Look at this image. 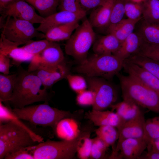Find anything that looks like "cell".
Masks as SVG:
<instances>
[{
    "mask_svg": "<svg viewBox=\"0 0 159 159\" xmlns=\"http://www.w3.org/2000/svg\"><path fill=\"white\" fill-rule=\"evenodd\" d=\"M10 106L20 108L34 102H47L49 94L44 87L39 78L35 73L18 67Z\"/></svg>",
    "mask_w": 159,
    "mask_h": 159,
    "instance_id": "cell-1",
    "label": "cell"
},
{
    "mask_svg": "<svg viewBox=\"0 0 159 159\" xmlns=\"http://www.w3.org/2000/svg\"><path fill=\"white\" fill-rule=\"evenodd\" d=\"M123 100L159 113V93L128 75L118 73Z\"/></svg>",
    "mask_w": 159,
    "mask_h": 159,
    "instance_id": "cell-2",
    "label": "cell"
},
{
    "mask_svg": "<svg viewBox=\"0 0 159 159\" xmlns=\"http://www.w3.org/2000/svg\"><path fill=\"white\" fill-rule=\"evenodd\" d=\"M124 61L113 54L93 56L80 63L75 70L87 77H100L110 80L119 73Z\"/></svg>",
    "mask_w": 159,
    "mask_h": 159,
    "instance_id": "cell-3",
    "label": "cell"
},
{
    "mask_svg": "<svg viewBox=\"0 0 159 159\" xmlns=\"http://www.w3.org/2000/svg\"><path fill=\"white\" fill-rule=\"evenodd\" d=\"M12 111L20 119L29 122L34 125L49 126L54 130L61 119L70 116L69 111L51 107L47 102L42 104L14 108Z\"/></svg>",
    "mask_w": 159,
    "mask_h": 159,
    "instance_id": "cell-4",
    "label": "cell"
},
{
    "mask_svg": "<svg viewBox=\"0 0 159 159\" xmlns=\"http://www.w3.org/2000/svg\"><path fill=\"white\" fill-rule=\"evenodd\" d=\"M0 125V159L19 149L39 143L26 129L12 121Z\"/></svg>",
    "mask_w": 159,
    "mask_h": 159,
    "instance_id": "cell-5",
    "label": "cell"
},
{
    "mask_svg": "<svg viewBox=\"0 0 159 159\" xmlns=\"http://www.w3.org/2000/svg\"><path fill=\"white\" fill-rule=\"evenodd\" d=\"M96 39V34L88 19L77 27L65 45L66 53L81 63L87 59L88 51Z\"/></svg>",
    "mask_w": 159,
    "mask_h": 159,
    "instance_id": "cell-6",
    "label": "cell"
},
{
    "mask_svg": "<svg viewBox=\"0 0 159 159\" xmlns=\"http://www.w3.org/2000/svg\"><path fill=\"white\" fill-rule=\"evenodd\" d=\"M80 134L72 140H48L29 147L28 149L34 159H72L76 153Z\"/></svg>",
    "mask_w": 159,
    "mask_h": 159,
    "instance_id": "cell-7",
    "label": "cell"
},
{
    "mask_svg": "<svg viewBox=\"0 0 159 159\" xmlns=\"http://www.w3.org/2000/svg\"><path fill=\"white\" fill-rule=\"evenodd\" d=\"M6 20L0 18L1 34L8 39L25 44L35 37L44 38V34L38 31L32 23L8 16Z\"/></svg>",
    "mask_w": 159,
    "mask_h": 159,
    "instance_id": "cell-8",
    "label": "cell"
},
{
    "mask_svg": "<svg viewBox=\"0 0 159 159\" xmlns=\"http://www.w3.org/2000/svg\"><path fill=\"white\" fill-rule=\"evenodd\" d=\"M87 82L89 89L95 95L92 109L104 110L110 107L116 101L115 88L106 79L100 77H87Z\"/></svg>",
    "mask_w": 159,
    "mask_h": 159,
    "instance_id": "cell-9",
    "label": "cell"
},
{
    "mask_svg": "<svg viewBox=\"0 0 159 159\" xmlns=\"http://www.w3.org/2000/svg\"><path fill=\"white\" fill-rule=\"evenodd\" d=\"M64 59L59 45L56 42H50L42 52L33 57L27 70L32 72L41 68L56 66L64 62Z\"/></svg>",
    "mask_w": 159,
    "mask_h": 159,
    "instance_id": "cell-10",
    "label": "cell"
},
{
    "mask_svg": "<svg viewBox=\"0 0 159 159\" xmlns=\"http://www.w3.org/2000/svg\"><path fill=\"white\" fill-rule=\"evenodd\" d=\"M34 8L25 0H17L6 6L0 11L1 17L8 16L29 21L34 24L42 23L44 18L38 14Z\"/></svg>",
    "mask_w": 159,
    "mask_h": 159,
    "instance_id": "cell-11",
    "label": "cell"
},
{
    "mask_svg": "<svg viewBox=\"0 0 159 159\" xmlns=\"http://www.w3.org/2000/svg\"><path fill=\"white\" fill-rule=\"evenodd\" d=\"M86 12L78 13L71 12L64 10L59 11L44 18L37 30L46 34L51 28L57 26L75 21H79L85 17Z\"/></svg>",
    "mask_w": 159,
    "mask_h": 159,
    "instance_id": "cell-12",
    "label": "cell"
},
{
    "mask_svg": "<svg viewBox=\"0 0 159 159\" xmlns=\"http://www.w3.org/2000/svg\"><path fill=\"white\" fill-rule=\"evenodd\" d=\"M40 79L47 89L64 78L69 74V70L65 61L56 66L39 68L32 71Z\"/></svg>",
    "mask_w": 159,
    "mask_h": 159,
    "instance_id": "cell-13",
    "label": "cell"
},
{
    "mask_svg": "<svg viewBox=\"0 0 159 159\" xmlns=\"http://www.w3.org/2000/svg\"><path fill=\"white\" fill-rule=\"evenodd\" d=\"M122 68L127 75L159 93V79L140 66L126 59Z\"/></svg>",
    "mask_w": 159,
    "mask_h": 159,
    "instance_id": "cell-14",
    "label": "cell"
},
{
    "mask_svg": "<svg viewBox=\"0 0 159 159\" xmlns=\"http://www.w3.org/2000/svg\"><path fill=\"white\" fill-rule=\"evenodd\" d=\"M24 44L15 42L7 39L1 34L0 39V53L7 55L12 59V64L18 67L22 62L31 61L34 55L25 51L18 46Z\"/></svg>",
    "mask_w": 159,
    "mask_h": 159,
    "instance_id": "cell-15",
    "label": "cell"
},
{
    "mask_svg": "<svg viewBox=\"0 0 159 159\" xmlns=\"http://www.w3.org/2000/svg\"><path fill=\"white\" fill-rule=\"evenodd\" d=\"M147 143L143 138H131L123 141L115 148L113 155L120 152V158L135 159L140 158L147 148Z\"/></svg>",
    "mask_w": 159,
    "mask_h": 159,
    "instance_id": "cell-16",
    "label": "cell"
},
{
    "mask_svg": "<svg viewBox=\"0 0 159 159\" xmlns=\"http://www.w3.org/2000/svg\"><path fill=\"white\" fill-rule=\"evenodd\" d=\"M145 121L142 113L135 117L125 122L118 130L119 136L116 148L125 139L143 138Z\"/></svg>",
    "mask_w": 159,
    "mask_h": 159,
    "instance_id": "cell-17",
    "label": "cell"
},
{
    "mask_svg": "<svg viewBox=\"0 0 159 159\" xmlns=\"http://www.w3.org/2000/svg\"><path fill=\"white\" fill-rule=\"evenodd\" d=\"M85 117L95 125H111L117 128L118 130L125 123L116 112L112 111L92 109L86 113Z\"/></svg>",
    "mask_w": 159,
    "mask_h": 159,
    "instance_id": "cell-18",
    "label": "cell"
},
{
    "mask_svg": "<svg viewBox=\"0 0 159 159\" xmlns=\"http://www.w3.org/2000/svg\"><path fill=\"white\" fill-rule=\"evenodd\" d=\"M114 0H104L93 9L88 19L93 28L107 27L109 23Z\"/></svg>",
    "mask_w": 159,
    "mask_h": 159,
    "instance_id": "cell-19",
    "label": "cell"
},
{
    "mask_svg": "<svg viewBox=\"0 0 159 159\" xmlns=\"http://www.w3.org/2000/svg\"><path fill=\"white\" fill-rule=\"evenodd\" d=\"M54 130L57 137L63 140H74L80 134L78 123L74 119L69 117L61 120L57 124Z\"/></svg>",
    "mask_w": 159,
    "mask_h": 159,
    "instance_id": "cell-20",
    "label": "cell"
},
{
    "mask_svg": "<svg viewBox=\"0 0 159 159\" xmlns=\"http://www.w3.org/2000/svg\"><path fill=\"white\" fill-rule=\"evenodd\" d=\"M143 42L139 34L133 32L121 43L119 49L113 54L124 61L136 54Z\"/></svg>",
    "mask_w": 159,
    "mask_h": 159,
    "instance_id": "cell-21",
    "label": "cell"
},
{
    "mask_svg": "<svg viewBox=\"0 0 159 159\" xmlns=\"http://www.w3.org/2000/svg\"><path fill=\"white\" fill-rule=\"evenodd\" d=\"M121 44L115 36L108 33L96 39L92 49L95 54H113L119 49Z\"/></svg>",
    "mask_w": 159,
    "mask_h": 159,
    "instance_id": "cell-22",
    "label": "cell"
},
{
    "mask_svg": "<svg viewBox=\"0 0 159 159\" xmlns=\"http://www.w3.org/2000/svg\"><path fill=\"white\" fill-rule=\"evenodd\" d=\"M79 25L75 21L54 27L44 34V38L52 42L67 40Z\"/></svg>",
    "mask_w": 159,
    "mask_h": 159,
    "instance_id": "cell-23",
    "label": "cell"
},
{
    "mask_svg": "<svg viewBox=\"0 0 159 159\" xmlns=\"http://www.w3.org/2000/svg\"><path fill=\"white\" fill-rule=\"evenodd\" d=\"M139 21L123 19L118 23L108 27V33L113 35L121 43L133 32L135 25Z\"/></svg>",
    "mask_w": 159,
    "mask_h": 159,
    "instance_id": "cell-24",
    "label": "cell"
},
{
    "mask_svg": "<svg viewBox=\"0 0 159 159\" xmlns=\"http://www.w3.org/2000/svg\"><path fill=\"white\" fill-rule=\"evenodd\" d=\"M139 107L135 104L125 100L110 107L112 111H115L125 122L142 113Z\"/></svg>",
    "mask_w": 159,
    "mask_h": 159,
    "instance_id": "cell-25",
    "label": "cell"
},
{
    "mask_svg": "<svg viewBox=\"0 0 159 159\" xmlns=\"http://www.w3.org/2000/svg\"><path fill=\"white\" fill-rule=\"evenodd\" d=\"M16 75V72L11 74H0V101L10 109L9 101L12 95Z\"/></svg>",
    "mask_w": 159,
    "mask_h": 159,
    "instance_id": "cell-26",
    "label": "cell"
},
{
    "mask_svg": "<svg viewBox=\"0 0 159 159\" xmlns=\"http://www.w3.org/2000/svg\"><path fill=\"white\" fill-rule=\"evenodd\" d=\"M138 33L144 43L159 45V23H150L143 20Z\"/></svg>",
    "mask_w": 159,
    "mask_h": 159,
    "instance_id": "cell-27",
    "label": "cell"
},
{
    "mask_svg": "<svg viewBox=\"0 0 159 159\" xmlns=\"http://www.w3.org/2000/svg\"><path fill=\"white\" fill-rule=\"evenodd\" d=\"M0 102V124L12 121L26 129L31 134L34 139L40 143L43 141V138L40 135L37 134L23 123L13 113L12 109H10L4 106Z\"/></svg>",
    "mask_w": 159,
    "mask_h": 159,
    "instance_id": "cell-28",
    "label": "cell"
},
{
    "mask_svg": "<svg viewBox=\"0 0 159 159\" xmlns=\"http://www.w3.org/2000/svg\"><path fill=\"white\" fill-rule=\"evenodd\" d=\"M38 11L39 15L45 18L57 12L60 0H25Z\"/></svg>",
    "mask_w": 159,
    "mask_h": 159,
    "instance_id": "cell-29",
    "label": "cell"
},
{
    "mask_svg": "<svg viewBox=\"0 0 159 159\" xmlns=\"http://www.w3.org/2000/svg\"><path fill=\"white\" fill-rule=\"evenodd\" d=\"M127 59L143 67L159 79V62L138 54L132 55Z\"/></svg>",
    "mask_w": 159,
    "mask_h": 159,
    "instance_id": "cell-30",
    "label": "cell"
},
{
    "mask_svg": "<svg viewBox=\"0 0 159 159\" xmlns=\"http://www.w3.org/2000/svg\"><path fill=\"white\" fill-rule=\"evenodd\" d=\"M142 4L143 20L150 23H159V0H145Z\"/></svg>",
    "mask_w": 159,
    "mask_h": 159,
    "instance_id": "cell-31",
    "label": "cell"
},
{
    "mask_svg": "<svg viewBox=\"0 0 159 159\" xmlns=\"http://www.w3.org/2000/svg\"><path fill=\"white\" fill-rule=\"evenodd\" d=\"M97 137L102 140L108 147L118 140L119 132L116 127L109 125L100 126L95 130Z\"/></svg>",
    "mask_w": 159,
    "mask_h": 159,
    "instance_id": "cell-32",
    "label": "cell"
},
{
    "mask_svg": "<svg viewBox=\"0 0 159 159\" xmlns=\"http://www.w3.org/2000/svg\"><path fill=\"white\" fill-rule=\"evenodd\" d=\"M159 137V116L145 120L143 138L146 142L147 146Z\"/></svg>",
    "mask_w": 159,
    "mask_h": 159,
    "instance_id": "cell-33",
    "label": "cell"
},
{
    "mask_svg": "<svg viewBox=\"0 0 159 159\" xmlns=\"http://www.w3.org/2000/svg\"><path fill=\"white\" fill-rule=\"evenodd\" d=\"M89 134L87 133L80 134L76 153L81 159H87L90 157L92 139L90 138Z\"/></svg>",
    "mask_w": 159,
    "mask_h": 159,
    "instance_id": "cell-34",
    "label": "cell"
},
{
    "mask_svg": "<svg viewBox=\"0 0 159 159\" xmlns=\"http://www.w3.org/2000/svg\"><path fill=\"white\" fill-rule=\"evenodd\" d=\"M143 6L142 3L126 0L125 5V13L127 18L133 20L140 21L143 18Z\"/></svg>",
    "mask_w": 159,
    "mask_h": 159,
    "instance_id": "cell-35",
    "label": "cell"
},
{
    "mask_svg": "<svg viewBox=\"0 0 159 159\" xmlns=\"http://www.w3.org/2000/svg\"><path fill=\"white\" fill-rule=\"evenodd\" d=\"M126 0H114L109 24L107 27L115 25L123 19Z\"/></svg>",
    "mask_w": 159,
    "mask_h": 159,
    "instance_id": "cell-36",
    "label": "cell"
},
{
    "mask_svg": "<svg viewBox=\"0 0 159 159\" xmlns=\"http://www.w3.org/2000/svg\"><path fill=\"white\" fill-rule=\"evenodd\" d=\"M50 41L47 39L27 42L21 47L26 52L34 56L40 54L49 44Z\"/></svg>",
    "mask_w": 159,
    "mask_h": 159,
    "instance_id": "cell-37",
    "label": "cell"
},
{
    "mask_svg": "<svg viewBox=\"0 0 159 159\" xmlns=\"http://www.w3.org/2000/svg\"><path fill=\"white\" fill-rule=\"evenodd\" d=\"M70 88L77 94L86 90L87 81L82 76L69 74L66 78Z\"/></svg>",
    "mask_w": 159,
    "mask_h": 159,
    "instance_id": "cell-38",
    "label": "cell"
},
{
    "mask_svg": "<svg viewBox=\"0 0 159 159\" xmlns=\"http://www.w3.org/2000/svg\"><path fill=\"white\" fill-rule=\"evenodd\" d=\"M108 148L106 145L97 137L92 139L90 158L95 159L103 158Z\"/></svg>",
    "mask_w": 159,
    "mask_h": 159,
    "instance_id": "cell-39",
    "label": "cell"
},
{
    "mask_svg": "<svg viewBox=\"0 0 159 159\" xmlns=\"http://www.w3.org/2000/svg\"><path fill=\"white\" fill-rule=\"evenodd\" d=\"M136 54L148 57L159 62V45L150 44L143 42Z\"/></svg>",
    "mask_w": 159,
    "mask_h": 159,
    "instance_id": "cell-40",
    "label": "cell"
},
{
    "mask_svg": "<svg viewBox=\"0 0 159 159\" xmlns=\"http://www.w3.org/2000/svg\"><path fill=\"white\" fill-rule=\"evenodd\" d=\"M59 6V11L74 13L87 12L82 8L80 0H60Z\"/></svg>",
    "mask_w": 159,
    "mask_h": 159,
    "instance_id": "cell-41",
    "label": "cell"
},
{
    "mask_svg": "<svg viewBox=\"0 0 159 159\" xmlns=\"http://www.w3.org/2000/svg\"><path fill=\"white\" fill-rule=\"evenodd\" d=\"M95 98L94 92L89 89L85 90L77 94L76 101L79 105L83 106L93 105Z\"/></svg>",
    "mask_w": 159,
    "mask_h": 159,
    "instance_id": "cell-42",
    "label": "cell"
},
{
    "mask_svg": "<svg viewBox=\"0 0 159 159\" xmlns=\"http://www.w3.org/2000/svg\"><path fill=\"white\" fill-rule=\"evenodd\" d=\"M28 147L22 148L7 154L5 159H34Z\"/></svg>",
    "mask_w": 159,
    "mask_h": 159,
    "instance_id": "cell-43",
    "label": "cell"
},
{
    "mask_svg": "<svg viewBox=\"0 0 159 159\" xmlns=\"http://www.w3.org/2000/svg\"><path fill=\"white\" fill-rule=\"evenodd\" d=\"M10 66V58L7 55L0 53V72L5 74H9Z\"/></svg>",
    "mask_w": 159,
    "mask_h": 159,
    "instance_id": "cell-44",
    "label": "cell"
},
{
    "mask_svg": "<svg viewBox=\"0 0 159 159\" xmlns=\"http://www.w3.org/2000/svg\"><path fill=\"white\" fill-rule=\"evenodd\" d=\"M83 9L86 11L93 9L100 5L104 0H80Z\"/></svg>",
    "mask_w": 159,
    "mask_h": 159,
    "instance_id": "cell-45",
    "label": "cell"
},
{
    "mask_svg": "<svg viewBox=\"0 0 159 159\" xmlns=\"http://www.w3.org/2000/svg\"><path fill=\"white\" fill-rule=\"evenodd\" d=\"M148 152L144 157L147 159H159V152L151 148H147Z\"/></svg>",
    "mask_w": 159,
    "mask_h": 159,
    "instance_id": "cell-46",
    "label": "cell"
},
{
    "mask_svg": "<svg viewBox=\"0 0 159 159\" xmlns=\"http://www.w3.org/2000/svg\"><path fill=\"white\" fill-rule=\"evenodd\" d=\"M151 148L159 152V137L153 140L151 143L147 146V148Z\"/></svg>",
    "mask_w": 159,
    "mask_h": 159,
    "instance_id": "cell-47",
    "label": "cell"
},
{
    "mask_svg": "<svg viewBox=\"0 0 159 159\" xmlns=\"http://www.w3.org/2000/svg\"><path fill=\"white\" fill-rule=\"evenodd\" d=\"M17 0H0V11L11 3Z\"/></svg>",
    "mask_w": 159,
    "mask_h": 159,
    "instance_id": "cell-48",
    "label": "cell"
},
{
    "mask_svg": "<svg viewBox=\"0 0 159 159\" xmlns=\"http://www.w3.org/2000/svg\"><path fill=\"white\" fill-rule=\"evenodd\" d=\"M131 0L135 2L142 3L145 0Z\"/></svg>",
    "mask_w": 159,
    "mask_h": 159,
    "instance_id": "cell-49",
    "label": "cell"
}]
</instances>
